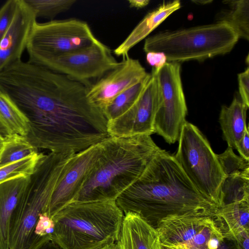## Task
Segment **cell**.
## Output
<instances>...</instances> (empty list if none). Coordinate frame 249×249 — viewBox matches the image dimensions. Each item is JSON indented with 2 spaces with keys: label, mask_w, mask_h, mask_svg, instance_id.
I'll return each instance as SVG.
<instances>
[{
  "label": "cell",
  "mask_w": 249,
  "mask_h": 249,
  "mask_svg": "<svg viewBox=\"0 0 249 249\" xmlns=\"http://www.w3.org/2000/svg\"><path fill=\"white\" fill-rule=\"evenodd\" d=\"M88 86L19 60L0 72V91L29 121L26 136L37 149L75 153L109 137L108 120L88 95Z\"/></svg>",
  "instance_id": "cell-1"
},
{
  "label": "cell",
  "mask_w": 249,
  "mask_h": 249,
  "mask_svg": "<svg viewBox=\"0 0 249 249\" xmlns=\"http://www.w3.org/2000/svg\"><path fill=\"white\" fill-rule=\"evenodd\" d=\"M115 201L124 213L138 214L154 228L168 216H213L219 209L196 188L174 156L160 148L141 177Z\"/></svg>",
  "instance_id": "cell-2"
},
{
  "label": "cell",
  "mask_w": 249,
  "mask_h": 249,
  "mask_svg": "<svg viewBox=\"0 0 249 249\" xmlns=\"http://www.w3.org/2000/svg\"><path fill=\"white\" fill-rule=\"evenodd\" d=\"M159 148L150 136L109 137L72 202L114 200L142 175Z\"/></svg>",
  "instance_id": "cell-3"
},
{
  "label": "cell",
  "mask_w": 249,
  "mask_h": 249,
  "mask_svg": "<svg viewBox=\"0 0 249 249\" xmlns=\"http://www.w3.org/2000/svg\"><path fill=\"white\" fill-rule=\"evenodd\" d=\"M114 200L71 203L53 217L61 249H99L117 242L124 217Z\"/></svg>",
  "instance_id": "cell-4"
},
{
  "label": "cell",
  "mask_w": 249,
  "mask_h": 249,
  "mask_svg": "<svg viewBox=\"0 0 249 249\" xmlns=\"http://www.w3.org/2000/svg\"><path fill=\"white\" fill-rule=\"evenodd\" d=\"M75 153L72 150L51 152L40 160L13 212L9 249H30L39 215L45 213L55 187Z\"/></svg>",
  "instance_id": "cell-5"
},
{
  "label": "cell",
  "mask_w": 249,
  "mask_h": 249,
  "mask_svg": "<svg viewBox=\"0 0 249 249\" xmlns=\"http://www.w3.org/2000/svg\"><path fill=\"white\" fill-rule=\"evenodd\" d=\"M238 39L230 26L216 22L160 32L145 39L143 50L146 53H162L167 62L203 61L229 53Z\"/></svg>",
  "instance_id": "cell-6"
},
{
  "label": "cell",
  "mask_w": 249,
  "mask_h": 249,
  "mask_svg": "<svg viewBox=\"0 0 249 249\" xmlns=\"http://www.w3.org/2000/svg\"><path fill=\"white\" fill-rule=\"evenodd\" d=\"M174 156L196 188L219 208V192L225 178L216 154L199 129L186 121Z\"/></svg>",
  "instance_id": "cell-7"
},
{
  "label": "cell",
  "mask_w": 249,
  "mask_h": 249,
  "mask_svg": "<svg viewBox=\"0 0 249 249\" xmlns=\"http://www.w3.org/2000/svg\"><path fill=\"white\" fill-rule=\"evenodd\" d=\"M97 40L89 24L77 18L36 21L26 49L28 62L42 66L52 58L88 46Z\"/></svg>",
  "instance_id": "cell-8"
},
{
  "label": "cell",
  "mask_w": 249,
  "mask_h": 249,
  "mask_svg": "<svg viewBox=\"0 0 249 249\" xmlns=\"http://www.w3.org/2000/svg\"><path fill=\"white\" fill-rule=\"evenodd\" d=\"M158 90V103L154 129L169 144L178 141L186 122L187 107L180 76L179 63L167 62L152 68Z\"/></svg>",
  "instance_id": "cell-9"
},
{
  "label": "cell",
  "mask_w": 249,
  "mask_h": 249,
  "mask_svg": "<svg viewBox=\"0 0 249 249\" xmlns=\"http://www.w3.org/2000/svg\"><path fill=\"white\" fill-rule=\"evenodd\" d=\"M120 64L110 49L97 39L88 46L52 58L40 66L85 83L102 77Z\"/></svg>",
  "instance_id": "cell-10"
},
{
  "label": "cell",
  "mask_w": 249,
  "mask_h": 249,
  "mask_svg": "<svg viewBox=\"0 0 249 249\" xmlns=\"http://www.w3.org/2000/svg\"><path fill=\"white\" fill-rule=\"evenodd\" d=\"M101 153V142L76 153L67 164L44 213L52 218L72 203L82 188Z\"/></svg>",
  "instance_id": "cell-11"
},
{
  "label": "cell",
  "mask_w": 249,
  "mask_h": 249,
  "mask_svg": "<svg viewBox=\"0 0 249 249\" xmlns=\"http://www.w3.org/2000/svg\"><path fill=\"white\" fill-rule=\"evenodd\" d=\"M158 103V90L155 76L150 78L140 98L127 112L108 121L110 137H130L150 136L155 133L154 122Z\"/></svg>",
  "instance_id": "cell-12"
},
{
  "label": "cell",
  "mask_w": 249,
  "mask_h": 249,
  "mask_svg": "<svg viewBox=\"0 0 249 249\" xmlns=\"http://www.w3.org/2000/svg\"><path fill=\"white\" fill-rule=\"evenodd\" d=\"M149 74L139 60L127 55L117 68L88 86V97L103 112L116 96L143 80Z\"/></svg>",
  "instance_id": "cell-13"
},
{
  "label": "cell",
  "mask_w": 249,
  "mask_h": 249,
  "mask_svg": "<svg viewBox=\"0 0 249 249\" xmlns=\"http://www.w3.org/2000/svg\"><path fill=\"white\" fill-rule=\"evenodd\" d=\"M36 19L23 0H18L14 17L0 42V72L21 60Z\"/></svg>",
  "instance_id": "cell-14"
},
{
  "label": "cell",
  "mask_w": 249,
  "mask_h": 249,
  "mask_svg": "<svg viewBox=\"0 0 249 249\" xmlns=\"http://www.w3.org/2000/svg\"><path fill=\"white\" fill-rule=\"evenodd\" d=\"M213 221V216L208 215H174L160 220L155 229L160 244L172 247L190 241Z\"/></svg>",
  "instance_id": "cell-15"
},
{
  "label": "cell",
  "mask_w": 249,
  "mask_h": 249,
  "mask_svg": "<svg viewBox=\"0 0 249 249\" xmlns=\"http://www.w3.org/2000/svg\"><path fill=\"white\" fill-rule=\"evenodd\" d=\"M116 245L118 249H161L155 228L131 212L124 214Z\"/></svg>",
  "instance_id": "cell-16"
},
{
  "label": "cell",
  "mask_w": 249,
  "mask_h": 249,
  "mask_svg": "<svg viewBox=\"0 0 249 249\" xmlns=\"http://www.w3.org/2000/svg\"><path fill=\"white\" fill-rule=\"evenodd\" d=\"M30 178L18 177L0 184V249H9L12 216Z\"/></svg>",
  "instance_id": "cell-17"
},
{
  "label": "cell",
  "mask_w": 249,
  "mask_h": 249,
  "mask_svg": "<svg viewBox=\"0 0 249 249\" xmlns=\"http://www.w3.org/2000/svg\"><path fill=\"white\" fill-rule=\"evenodd\" d=\"M180 6L179 0L163 2L156 9L148 13L114 50V53L123 57L128 55L129 51L135 45L146 38L170 15L179 9Z\"/></svg>",
  "instance_id": "cell-18"
},
{
  "label": "cell",
  "mask_w": 249,
  "mask_h": 249,
  "mask_svg": "<svg viewBox=\"0 0 249 249\" xmlns=\"http://www.w3.org/2000/svg\"><path fill=\"white\" fill-rule=\"evenodd\" d=\"M213 219L224 238L233 240L244 231H249V201L243 200L224 205Z\"/></svg>",
  "instance_id": "cell-19"
},
{
  "label": "cell",
  "mask_w": 249,
  "mask_h": 249,
  "mask_svg": "<svg viewBox=\"0 0 249 249\" xmlns=\"http://www.w3.org/2000/svg\"><path fill=\"white\" fill-rule=\"evenodd\" d=\"M249 107L240 98L235 97L230 106L221 107L219 122L224 139L228 146L236 148L247 128L246 114Z\"/></svg>",
  "instance_id": "cell-20"
},
{
  "label": "cell",
  "mask_w": 249,
  "mask_h": 249,
  "mask_svg": "<svg viewBox=\"0 0 249 249\" xmlns=\"http://www.w3.org/2000/svg\"><path fill=\"white\" fill-rule=\"evenodd\" d=\"M30 130L29 121L25 115L0 91V134L5 139L15 134L26 137Z\"/></svg>",
  "instance_id": "cell-21"
},
{
  "label": "cell",
  "mask_w": 249,
  "mask_h": 249,
  "mask_svg": "<svg viewBox=\"0 0 249 249\" xmlns=\"http://www.w3.org/2000/svg\"><path fill=\"white\" fill-rule=\"evenodd\" d=\"M229 8L220 12L217 22L228 25L239 38L249 40V0H230L223 1Z\"/></svg>",
  "instance_id": "cell-22"
},
{
  "label": "cell",
  "mask_w": 249,
  "mask_h": 249,
  "mask_svg": "<svg viewBox=\"0 0 249 249\" xmlns=\"http://www.w3.org/2000/svg\"><path fill=\"white\" fill-rule=\"evenodd\" d=\"M151 73L137 84L116 96L103 110L108 121L121 116L129 110L138 101L145 89Z\"/></svg>",
  "instance_id": "cell-23"
},
{
  "label": "cell",
  "mask_w": 249,
  "mask_h": 249,
  "mask_svg": "<svg viewBox=\"0 0 249 249\" xmlns=\"http://www.w3.org/2000/svg\"><path fill=\"white\" fill-rule=\"evenodd\" d=\"M243 200L249 201V175L225 176L220 189V208Z\"/></svg>",
  "instance_id": "cell-24"
},
{
  "label": "cell",
  "mask_w": 249,
  "mask_h": 249,
  "mask_svg": "<svg viewBox=\"0 0 249 249\" xmlns=\"http://www.w3.org/2000/svg\"><path fill=\"white\" fill-rule=\"evenodd\" d=\"M25 137L13 135L6 138L0 152V167L7 165L38 153Z\"/></svg>",
  "instance_id": "cell-25"
},
{
  "label": "cell",
  "mask_w": 249,
  "mask_h": 249,
  "mask_svg": "<svg viewBox=\"0 0 249 249\" xmlns=\"http://www.w3.org/2000/svg\"><path fill=\"white\" fill-rule=\"evenodd\" d=\"M38 18L52 20L57 15L68 10L76 0H23Z\"/></svg>",
  "instance_id": "cell-26"
},
{
  "label": "cell",
  "mask_w": 249,
  "mask_h": 249,
  "mask_svg": "<svg viewBox=\"0 0 249 249\" xmlns=\"http://www.w3.org/2000/svg\"><path fill=\"white\" fill-rule=\"evenodd\" d=\"M44 155L37 153L18 161L0 167V184L11 179L22 177H30Z\"/></svg>",
  "instance_id": "cell-27"
},
{
  "label": "cell",
  "mask_w": 249,
  "mask_h": 249,
  "mask_svg": "<svg viewBox=\"0 0 249 249\" xmlns=\"http://www.w3.org/2000/svg\"><path fill=\"white\" fill-rule=\"evenodd\" d=\"M232 149L228 146L224 152L216 155L225 177L249 175V160L236 155Z\"/></svg>",
  "instance_id": "cell-28"
},
{
  "label": "cell",
  "mask_w": 249,
  "mask_h": 249,
  "mask_svg": "<svg viewBox=\"0 0 249 249\" xmlns=\"http://www.w3.org/2000/svg\"><path fill=\"white\" fill-rule=\"evenodd\" d=\"M18 0H9L0 8V42L16 13Z\"/></svg>",
  "instance_id": "cell-29"
},
{
  "label": "cell",
  "mask_w": 249,
  "mask_h": 249,
  "mask_svg": "<svg viewBox=\"0 0 249 249\" xmlns=\"http://www.w3.org/2000/svg\"><path fill=\"white\" fill-rule=\"evenodd\" d=\"M239 92L243 103L249 107V68L238 74Z\"/></svg>",
  "instance_id": "cell-30"
},
{
  "label": "cell",
  "mask_w": 249,
  "mask_h": 249,
  "mask_svg": "<svg viewBox=\"0 0 249 249\" xmlns=\"http://www.w3.org/2000/svg\"><path fill=\"white\" fill-rule=\"evenodd\" d=\"M146 55L147 63L154 69H159L167 62L166 57L161 52H148Z\"/></svg>",
  "instance_id": "cell-31"
},
{
  "label": "cell",
  "mask_w": 249,
  "mask_h": 249,
  "mask_svg": "<svg viewBox=\"0 0 249 249\" xmlns=\"http://www.w3.org/2000/svg\"><path fill=\"white\" fill-rule=\"evenodd\" d=\"M249 127H247L243 135L236 144V148L240 155L243 158L249 160Z\"/></svg>",
  "instance_id": "cell-32"
},
{
  "label": "cell",
  "mask_w": 249,
  "mask_h": 249,
  "mask_svg": "<svg viewBox=\"0 0 249 249\" xmlns=\"http://www.w3.org/2000/svg\"><path fill=\"white\" fill-rule=\"evenodd\" d=\"M241 249H249V231H244L236 235L233 239Z\"/></svg>",
  "instance_id": "cell-33"
},
{
  "label": "cell",
  "mask_w": 249,
  "mask_h": 249,
  "mask_svg": "<svg viewBox=\"0 0 249 249\" xmlns=\"http://www.w3.org/2000/svg\"><path fill=\"white\" fill-rule=\"evenodd\" d=\"M216 249H241L235 241L224 238Z\"/></svg>",
  "instance_id": "cell-34"
},
{
  "label": "cell",
  "mask_w": 249,
  "mask_h": 249,
  "mask_svg": "<svg viewBox=\"0 0 249 249\" xmlns=\"http://www.w3.org/2000/svg\"><path fill=\"white\" fill-rule=\"evenodd\" d=\"M127 1L130 7L138 9L146 6L150 2L149 0H129Z\"/></svg>",
  "instance_id": "cell-35"
},
{
  "label": "cell",
  "mask_w": 249,
  "mask_h": 249,
  "mask_svg": "<svg viewBox=\"0 0 249 249\" xmlns=\"http://www.w3.org/2000/svg\"><path fill=\"white\" fill-rule=\"evenodd\" d=\"M39 249H61L55 243L50 241L43 245Z\"/></svg>",
  "instance_id": "cell-36"
},
{
  "label": "cell",
  "mask_w": 249,
  "mask_h": 249,
  "mask_svg": "<svg viewBox=\"0 0 249 249\" xmlns=\"http://www.w3.org/2000/svg\"><path fill=\"white\" fill-rule=\"evenodd\" d=\"M99 249H118L116 243H112L104 247H103Z\"/></svg>",
  "instance_id": "cell-37"
},
{
  "label": "cell",
  "mask_w": 249,
  "mask_h": 249,
  "mask_svg": "<svg viewBox=\"0 0 249 249\" xmlns=\"http://www.w3.org/2000/svg\"><path fill=\"white\" fill-rule=\"evenodd\" d=\"M192 1L194 3H196V4H208V3H209L211 2H212V0H192Z\"/></svg>",
  "instance_id": "cell-38"
},
{
  "label": "cell",
  "mask_w": 249,
  "mask_h": 249,
  "mask_svg": "<svg viewBox=\"0 0 249 249\" xmlns=\"http://www.w3.org/2000/svg\"><path fill=\"white\" fill-rule=\"evenodd\" d=\"M5 138H4L0 134V152L1 150L3 142L4 141Z\"/></svg>",
  "instance_id": "cell-39"
},
{
  "label": "cell",
  "mask_w": 249,
  "mask_h": 249,
  "mask_svg": "<svg viewBox=\"0 0 249 249\" xmlns=\"http://www.w3.org/2000/svg\"><path fill=\"white\" fill-rule=\"evenodd\" d=\"M161 249H175L166 246L161 245Z\"/></svg>",
  "instance_id": "cell-40"
}]
</instances>
